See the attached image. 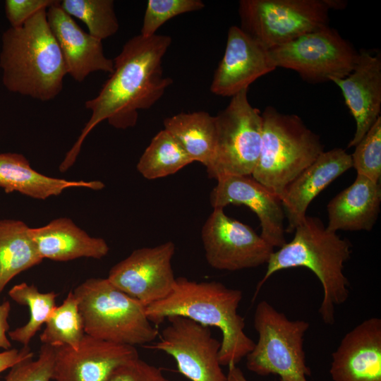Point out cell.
Returning a JSON list of instances; mask_svg holds the SVG:
<instances>
[{
    "mask_svg": "<svg viewBox=\"0 0 381 381\" xmlns=\"http://www.w3.org/2000/svg\"><path fill=\"white\" fill-rule=\"evenodd\" d=\"M171 43L169 36L157 34H140L125 43L98 95L85 102L90 118L59 165L60 171L73 165L85 138L97 124L107 120L116 128L133 127L138 111L151 108L162 97L173 83L164 75L162 65Z\"/></svg>",
    "mask_w": 381,
    "mask_h": 381,
    "instance_id": "6da1fadb",
    "label": "cell"
},
{
    "mask_svg": "<svg viewBox=\"0 0 381 381\" xmlns=\"http://www.w3.org/2000/svg\"><path fill=\"white\" fill-rule=\"evenodd\" d=\"M243 298L238 289L216 281L196 282L180 277L164 298L145 307L152 324L179 315L218 328L222 334L219 351L222 366L237 365L253 349L255 342L244 331V318L238 313Z\"/></svg>",
    "mask_w": 381,
    "mask_h": 381,
    "instance_id": "7a4b0ae2",
    "label": "cell"
},
{
    "mask_svg": "<svg viewBox=\"0 0 381 381\" xmlns=\"http://www.w3.org/2000/svg\"><path fill=\"white\" fill-rule=\"evenodd\" d=\"M2 83L10 92L42 102L62 90L67 70L47 18L38 11L22 26L9 28L1 37Z\"/></svg>",
    "mask_w": 381,
    "mask_h": 381,
    "instance_id": "3957f363",
    "label": "cell"
},
{
    "mask_svg": "<svg viewBox=\"0 0 381 381\" xmlns=\"http://www.w3.org/2000/svg\"><path fill=\"white\" fill-rule=\"evenodd\" d=\"M294 232L290 242L271 254L255 297L274 273L291 267H307L318 278L323 289L318 310L320 317L325 324L332 325L335 307L344 303L349 295V283L343 269L344 262L350 258L351 243L340 238L337 232L327 230L318 217L306 216Z\"/></svg>",
    "mask_w": 381,
    "mask_h": 381,
    "instance_id": "277c9868",
    "label": "cell"
},
{
    "mask_svg": "<svg viewBox=\"0 0 381 381\" xmlns=\"http://www.w3.org/2000/svg\"><path fill=\"white\" fill-rule=\"evenodd\" d=\"M261 149L252 177L279 198L287 186L324 152L320 137L296 114L267 107Z\"/></svg>",
    "mask_w": 381,
    "mask_h": 381,
    "instance_id": "5b68a950",
    "label": "cell"
},
{
    "mask_svg": "<svg viewBox=\"0 0 381 381\" xmlns=\"http://www.w3.org/2000/svg\"><path fill=\"white\" fill-rule=\"evenodd\" d=\"M86 334L106 341L135 346L154 341L158 331L145 306L107 278H90L73 291Z\"/></svg>",
    "mask_w": 381,
    "mask_h": 381,
    "instance_id": "8992f818",
    "label": "cell"
},
{
    "mask_svg": "<svg viewBox=\"0 0 381 381\" xmlns=\"http://www.w3.org/2000/svg\"><path fill=\"white\" fill-rule=\"evenodd\" d=\"M253 325L258 339L247 354L246 368L258 375H277L279 381H308L303 337L305 320H291L266 301L257 305Z\"/></svg>",
    "mask_w": 381,
    "mask_h": 381,
    "instance_id": "52a82bcc",
    "label": "cell"
},
{
    "mask_svg": "<svg viewBox=\"0 0 381 381\" xmlns=\"http://www.w3.org/2000/svg\"><path fill=\"white\" fill-rule=\"evenodd\" d=\"M243 90L231 99L216 118L217 135L212 158L206 167L210 178L250 176L259 159L262 120L259 109Z\"/></svg>",
    "mask_w": 381,
    "mask_h": 381,
    "instance_id": "ba28073f",
    "label": "cell"
},
{
    "mask_svg": "<svg viewBox=\"0 0 381 381\" xmlns=\"http://www.w3.org/2000/svg\"><path fill=\"white\" fill-rule=\"evenodd\" d=\"M325 0H241V28L267 50L329 25Z\"/></svg>",
    "mask_w": 381,
    "mask_h": 381,
    "instance_id": "9c48e42d",
    "label": "cell"
},
{
    "mask_svg": "<svg viewBox=\"0 0 381 381\" xmlns=\"http://www.w3.org/2000/svg\"><path fill=\"white\" fill-rule=\"evenodd\" d=\"M269 53L276 68L294 70L311 83L346 77L358 57L351 43L329 25L272 49Z\"/></svg>",
    "mask_w": 381,
    "mask_h": 381,
    "instance_id": "30bf717a",
    "label": "cell"
},
{
    "mask_svg": "<svg viewBox=\"0 0 381 381\" xmlns=\"http://www.w3.org/2000/svg\"><path fill=\"white\" fill-rule=\"evenodd\" d=\"M167 320L153 348L172 356L179 372L190 381H228L219 361L221 341L210 327L179 315Z\"/></svg>",
    "mask_w": 381,
    "mask_h": 381,
    "instance_id": "8fae6325",
    "label": "cell"
},
{
    "mask_svg": "<svg viewBox=\"0 0 381 381\" xmlns=\"http://www.w3.org/2000/svg\"><path fill=\"white\" fill-rule=\"evenodd\" d=\"M214 208L201 230L208 264L219 270L237 271L267 263L274 248L249 226Z\"/></svg>",
    "mask_w": 381,
    "mask_h": 381,
    "instance_id": "7c38bea8",
    "label": "cell"
},
{
    "mask_svg": "<svg viewBox=\"0 0 381 381\" xmlns=\"http://www.w3.org/2000/svg\"><path fill=\"white\" fill-rule=\"evenodd\" d=\"M175 249L172 241L136 249L114 265L107 278L146 307L171 292L176 279L171 266Z\"/></svg>",
    "mask_w": 381,
    "mask_h": 381,
    "instance_id": "4fadbf2b",
    "label": "cell"
},
{
    "mask_svg": "<svg viewBox=\"0 0 381 381\" xmlns=\"http://www.w3.org/2000/svg\"><path fill=\"white\" fill-rule=\"evenodd\" d=\"M210 195L213 208L228 205H244L256 214L261 237L273 248L286 243L284 211L280 198L250 176H223Z\"/></svg>",
    "mask_w": 381,
    "mask_h": 381,
    "instance_id": "5bb4252c",
    "label": "cell"
},
{
    "mask_svg": "<svg viewBox=\"0 0 381 381\" xmlns=\"http://www.w3.org/2000/svg\"><path fill=\"white\" fill-rule=\"evenodd\" d=\"M52 380L106 381L120 365L139 357L135 346L100 340L85 334L77 350L54 347Z\"/></svg>",
    "mask_w": 381,
    "mask_h": 381,
    "instance_id": "9a60e30c",
    "label": "cell"
},
{
    "mask_svg": "<svg viewBox=\"0 0 381 381\" xmlns=\"http://www.w3.org/2000/svg\"><path fill=\"white\" fill-rule=\"evenodd\" d=\"M275 68L269 50L240 27L231 26L225 52L214 71L210 90L216 95L231 97Z\"/></svg>",
    "mask_w": 381,
    "mask_h": 381,
    "instance_id": "2e32d148",
    "label": "cell"
},
{
    "mask_svg": "<svg viewBox=\"0 0 381 381\" xmlns=\"http://www.w3.org/2000/svg\"><path fill=\"white\" fill-rule=\"evenodd\" d=\"M50 29L60 48L67 74L82 83L91 73H111L114 61L105 56L102 41L82 30L56 1L47 9Z\"/></svg>",
    "mask_w": 381,
    "mask_h": 381,
    "instance_id": "e0dca14e",
    "label": "cell"
},
{
    "mask_svg": "<svg viewBox=\"0 0 381 381\" xmlns=\"http://www.w3.org/2000/svg\"><path fill=\"white\" fill-rule=\"evenodd\" d=\"M333 381H381V319L370 318L348 332L332 354Z\"/></svg>",
    "mask_w": 381,
    "mask_h": 381,
    "instance_id": "ac0fdd59",
    "label": "cell"
},
{
    "mask_svg": "<svg viewBox=\"0 0 381 381\" xmlns=\"http://www.w3.org/2000/svg\"><path fill=\"white\" fill-rule=\"evenodd\" d=\"M341 90L356 121L354 135L348 147H355L380 116L381 57L362 49L353 71L343 78H332Z\"/></svg>",
    "mask_w": 381,
    "mask_h": 381,
    "instance_id": "d6986e66",
    "label": "cell"
},
{
    "mask_svg": "<svg viewBox=\"0 0 381 381\" xmlns=\"http://www.w3.org/2000/svg\"><path fill=\"white\" fill-rule=\"evenodd\" d=\"M352 167L351 155L334 148L322 152L318 157L290 183L280 196L285 217L286 232H293L306 216L313 200L331 182Z\"/></svg>",
    "mask_w": 381,
    "mask_h": 381,
    "instance_id": "ffe728a7",
    "label": "cell"
},
{
    "mask_svg": "<svg viewBox=\"0 0 381 381\" xmlns=\"http://www.w3.org/2000/svg\"><path fill=\"white\" fill-rule=\"evenodd\" d=\"M29 232L43 260L59 262L80 258L99 260L109 250L104 239L90 236L67 217L54 219L40 227H30Z\"/></svg>",
    "mask_w": 381,
    "mask_h": 381,
    "instance_id": "44dd1931",
    "label": "cell"
},
{
    "mask_svg": "<svg viewBox=\"0 0 381 381\" xmlns=\"http://www.w3.org/2000/svg\"><path fill=\"white\" fill-rule=\"evenodd\" d=\"M381 186L357 174L353 183L334 197L327 204V229L370 231L380 210Z\"/></svg>",
    "mask_w": 381,
    "mask_h": 381,
    "instance_id": "7402d4cb",
    "label": "cell"
},
{
    "mask_svg": "<svg viewBox=\"0 0 381 381\" xmlns=\"http://www.w3.org/2000/svg\"><path fill=\"white\" fill-rule=\"evenodd\" d=\"M0 187L6 193L18 192L26 196L45 200L60 195L70 188L101 190L99 181H70L44 175L31 167L28 159L18 153L0 154Z\"/></svg>",
    "mask_w": 381,
    "mask_h": 381,
    "instance_id": "603a6c76",
    "label": "cell"
},
{
    "mask_svg": "<svg viewBox=\"0 0 381 381\" xmlns=\"http://www.w3.org/2000/svg\"><path fill=\"white\" fill-rule=\"evenodd\" d=\"M29 229L23 221L0 219V295L13 278L43 260Z\"/></svg>",
    "mask_w": 381,
    "mask_h": 381,
    "instance_id": "cb8c5ba5",
    "label": "cell"
},
{
    "mask_svg": "<svg viewBox=\"0 0 381 381\" xmlns=\"http://www.w3.org/2000/svg\"><path fill=\"white\" fill-rule=\"evenodd\" d=\"M164 129L170 133L193 160L205 167L210 164L215 147V116L204 111L179 113L164 121Z\"/></svg>",
    "mask_w": 381,
    "mask_h": 381,
    "instance_id": "d4e9b609",
    "label": "cell"
},
{
    "mask_svg": "<svg viewBox=\"0 0 381 381\" xmlns=\"http://www.w3.org/2000/svg\"><path fill=\"white\" fill-rule=\"evenodd\" d=\"M193 160L176 139L163 129L152 139L137 164V170L149 180L174 174Z\"/></svg>",
    "mask_w": 381,
    "mask_h": 381,
    "instance_id": "484cf974",
    "label": "cell"
},
{
    "mask_svg": "<svg viewBox=\"0 0 381 381\" xmlns=\"http://www.w3.org/2000/svg\"><path fill=\"white\" fill-rule=\"evenodd\" d=\"M8 295L17 303L27 306L30 311L28 322L8 332V337L23 346H28L31 339L45 324L56 306L57 294L54 291L40 292L35 285L23 282L13 286Z\"/></svg>",
    "mask_w": 381,
    "mask_h": 381,
    "instance_id": "4316f807",
    "label": "cell"
},
{
    "mask_svg": "<svg viewBox=\"0 0 381 381\" xmlns=\"http://www.w3.org/2000/svg\"><path fill=\"white\" fill-rule=\"evenodd\" d=\"M40 335L42 344L66 346L77 350L85 335L78 301L70 291L62 303L56 306Z\"/></svg>",
    "mask_w": 381,
    "mask_h": 381,
    "instance_id": "83f0119b",
    "label": "cell"
},
{
    "mask_svg": "<svg viewBox=\"0 0 381 381\" xmlns=\"http://www.w3.org/2000/svg\"><path fill=\"white\" fill-rule=\"evenodd\" d=\"M60 5L69 16L83 21L90 35L102 41L119 30L113 0H63Z\"/></svg>",
    "mask_w": 381,
    "mask_h": 381,
    "instance_id": "f1b7e54d",
    "label": "cell"
},
{
    "mask_svg": "<svg viewBox=\"0 0 381 381\" xmlns=\"http://www.w3.org/2000/svg\"><path fill=\"white\" fill-rule=\"evenodd\" d=\"M351 155L357 174L380 183L381 178V116L372 126Z\"/></svg>",
    "mask_w": 381,
    "mask_h": 381,
    "instance_id": "f546056e",
    "label": "cell"
},
{
    "mask_svg": "<svg viewBox=\"0 0 381 381\" xmlns=\"http://www.w3.org/2000/svg\"><path fill=\"white\" fill-rule=\"evenodd\" d=\"M205 7L201 0H148L140 35L150 37L171 18L183 13L200 11Z\"/></svg>",
    "mask_w": 381,
    "mask_h": 381,
    "instance_id": "4dcf8cb0",
    "label": "cell"
},
{
    "mask_svg": "<svg viewBox=\"0 0 381 381\" xmlns=\"http://www.w3.org/2000/svg\"><path fill=\"white\" fill-rule=\"evenodd\" d=\"M54 347L42 344L36 359H25L10 368L4 381H52Z\"/></svg>",
    "mask_w": 381,
    "mask_h": 381,
    "instance_id": "1f68e13d",
    "label": "cell"
},
{
    "mask_svg": "<svg viewBox=\"0 0 381 381\" xmlns=\"http://www.w3.org/2000/svg\"><path fill=\"white\" fill-rule=\"evenodd\" d=\"M106 381H169L162 370L139 357L115 368Z\"/></svg>",
    "mask_w": 381,
    "mask_h": 381,
    "instance_id": "d6a6232c",
    "label": "cell"
},
{
    "mask_svg": "<svg viewBox=\"0 0 381 381\" xmlns=\"http://www.w3.org/2000/svg\"><path fill=\"white\" fill-rule=\"evenodd\" d=\"M56 0H6V16L11 28L22 26L38 11L47 9Z\"/></svg>",
    "mask_w": 381,
    "mask_h": 381,
    "instance_id": "836d02e7",
    "label": "cell"
},
{
    "mask_svg": "<svg viewBox=\"0 0 381 381\" xmlns=\"http://www.w3.org/2000/svg\"><path fill=\"white\" fill-rule=\"evenodd\" d=\"M33 355L28 346H23L21 349H10L0 352V373L25 359L32 358Z\"/></svg>",
    "mask_w": 381,
    "mask_h": 381,
    "instance_id": "e575fe53",
    "label": "cell"
},
{
    "mask_svg": "<svg viewBox=\"0 0 381 381\" xmlns=\"http://www.w3.org/2000/svg\"><path fill=\"white\" fill-rule=\"evenodd\" d=\"M11 311V304L6 301L0 304V348L4 350L10 349L11 344L6 335L9 329L8 319Z\"/></svg>",
    "mask_w": 381,
    "mask_h": 381,
    "instance_id": "d590c367",
    "label": "cell"
},
{
    "mask_svg": "<svg viewBox=\"0 0 381 381\" xmlns=\"http://www.w3.org/2000/svg\"><path fill=\"white\" fill-rule=\"evenodd\" d=\"M228 368L226 374L228 381H248L243 371L236 365H231L228 366Z\"/></svg>",
    "mask_w": 381,
    "mask_h": 381,
    "instance_id": "8d00e7d4",
    "label": "cell"
},
{
    "mask_svg": "<svg viewBox=\"0 0 381 381\" xmlns=\"http://www.w3.org/2000/svg\"><path fill=\"white\" fill-rule=\"evenodd\" d=\"M328 7L329 9L335 8V9H340L344 8L345 7V5L346 4V1H334V0H325Z\"/></svg>",
    "mask_w": 381,
    "mask_h": 381,
    "instance_id": "74e56055",
    "label": "cell"
}]
</instances>
